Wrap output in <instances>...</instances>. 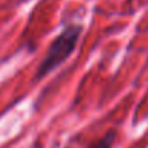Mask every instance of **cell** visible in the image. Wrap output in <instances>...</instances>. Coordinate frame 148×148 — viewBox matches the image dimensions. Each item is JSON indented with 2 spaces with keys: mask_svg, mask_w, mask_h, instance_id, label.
Here are the masks:
<instances>
[{
  "mask_svg": "<svg viewBox=\"0 0 148 148\" xmlns=\"http://www.w3.org/2000/svg\"><path fill=\"white\" fill-rule=\"evenodd\" d=\"M115 141H116V132L113 129H110L109 132H106L99 141H96L89 148H112Z\"/></svg>",
  "mask_w": 148,
  "mask_h": 148,
  "instance_id": "obj_2",
  "label": "cell"
},
{
  "mask_svg": "<svg viewBox=\"0 0 148 148\" xmlns=\"http://www.w3.org/2000/svg\"><path fill=\"white\" fill-rule=\"evenodd\" d=\"M82 29L83 28L79 23H70L55 36V39L49 44L45 57L36 68L35 80H41L42 77L48 76L49 73H52L70 58V55L77 48Z\"/></svg>",
  "mask_w": 148,
  "mask_h": 148,
  "instance_id": "obj_1",
  "label": "cell"
}]
</instances>
